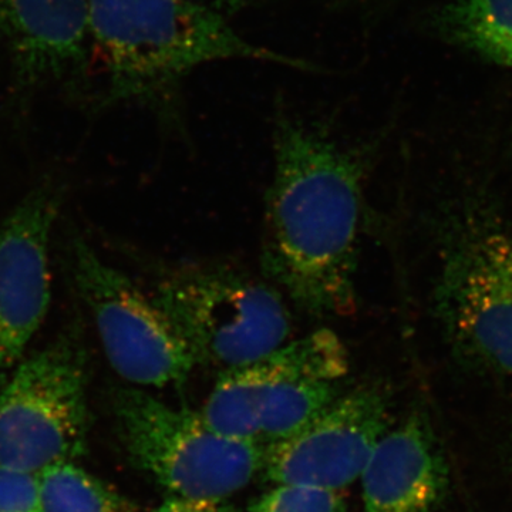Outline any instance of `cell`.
<instances>
[{"mask_svg": "<svg viewBox=\"0 0 512 512\" xmlns=\"http://www.w3.org/2000/svg\"><path fill=\"white\" fill-rule=\"evenodd\" d=\"M274 153L264 274L313 318L352 315L365 224V156L288 116L276 120Z\"/></svg>", "mask_w": 512, "mask_h": 512, "instance_id": "1", "label": "cell"}, {"mask_svg": "<svg viewBox=\"0 0 512 512\" xmlns=\"http://www.w3.org/2000/svg\"><path fill=\"white\" fill-rule=\"evenodd\" d=\"M235 2H238V3H239V0H235Z\"/></svg>", "mask_w": 512, "mask_h": 512, "instance_id": "18", "label": "cell"}, {"mask_svg": "<svg viewBox=\"0 0 512 512\" xmlns=\"http://www.w3.org/2000/svg\"><path fill=\"white\" fill-rule=\"evenodd\" d=\"M154 512H239L228 500H207V498L173 497L164 501Z\"/></svg>", "mask_w": 512, "mask_h": 512, "instance_id": "17", "label": "cell"}, {"mask_svg": "<svg viewBox=\"0 0 512 512\" xmlns=\"http://www.w3.org/2000/svg\"><path fill=\"white\" fill-rule=\"evenodd\" d=\"M113 409L131 463L177 497L228 500L264 467L258 441L222 436L201 413L175 409L140 387L117 390Z\"/></svg>", "mask_w": 512, "mask_h": 512, "instance_id": "6", "label": "cell"}, {"mask_svg": "<svg viewBox=\"0 0 512 512\" xmlns=\"http://www.w3.org/2000/svg\"><path fill=\"white\" fill-rule=\"evenodd\" d=\"M390 402L376 384L343 393L308 427L265 447L266 481L339 491L359 480L390 427Z\"/></svg>", "mask_w": 512, "mask_h": 512, "instance_id": "9", "label": "cell"}, {"mask_svg": "<svg viewBox=\"0 0 512 512\" xmlns=\"http://www.w3.org/2000/svg\"><path fill=\"white\" fill-rule=\"evenodd\" d=\"M86 365L72 336L20 362L0 387V466L40 474L86 453Z\"/></svg>", "mask_w": 512, "mask_h": 512, "instance_id": "7", "label": "cell"}, {"mask_svg": "<svg viewBox=\"0 0 512 512\" xmlns=\"http://www.w3.org/2000/svg\"><path fill=\"white\" fill-rule=\"evenodd\" d=\"M153 296L197 365L220 367L221 372L274 352L292 335L281 292L229 265L165 266Z\"/></svg>", "mask_w": 512, "mask_h": 512, "instance_id": "5", "label": "cell"}, {"mask_svg": "<svg viewBox=\"0 0 512 512\" xmlns=\"http://www.w3.org/2000/svg\"><path fill=\"white\" fill-rule=\"evenodd\" d=\"M73 274L117 375L138 387L187 382L197 362L154 296L82 239L73 244Z\"/></svg>", "mask_w": 512, "mask_h": 512, "instance_id": "8", "label": "cell"}, {"mask_svg": "<svg viewBox=\"0 0 512 512\" xmlns=\"http://www.w3.org/2000/svg\"><path fill=\"white\" fill-rule=\"evenodd\" d=\"M447 42L498 66L512 67V0H454L434 15Z\"/></svg>", "mask_w": 512, "mask_h": 512, "instance_id": "13", "label": "cell"}, {"mask_svg": "<svg viewBox=\"0 0 512 512\" xmlns=\"http://www.w3.org/2000/svg\"><path fill=\"white\" fill-rule=\"evenodd\" d=\"M0 512H45L39 474L0 466Z\"/></svg>", "mask_w": 512, "mask_h": 512, "instance_id": "16", "label": "cell"}, {"mask_svg": "<svg viewBox=\"0 0 512 512\" xmlns=\"http://www.w3.org/2000/svg\"><path fill=\"white\" fill-rule=\"evenodd\" d=\"M365 512H440L450 467L429 414L414 410L379 440L362 474Z\"/></svg>", "mask_w": 512, "mask_h": 512, "instance_id": "11", "label": "cell"}, {"mask_svg": "<svg viewBox=\"0 0 512 512\" xmlns=\"http://www.w3.org/2000/svg\"><path fill=\"white\" fill-rule=\"evenodd\" d=\"M350 357L342 339L320 329L247 365L222 370L202 419L231 439H289L342 396Z\"/></svg>", "mask_w": 512, "mask_h": 512, "instance_id": "4", "label": "cell"}, {"mask_svg": "<svg viewBox=\"0 0 512 512\" xmlns=\"http://www.w3.org/2000/svg\"><path fill=\"white\" fill-rule=\"evenodd\" d=\"M434 313L458 362L512 376V235L483 205L443 229Z\"/></svg>", "mask_w": 512, "mask_h": 512, "instance_id": "3", "label": "cell"}, {"mask_svg": "<svg viewBox=\"0 0 512 512\" xmlns=\"http://www.w3.org/2000/svg\"><path fill=\"white\" fill-rule=\"evenodd\" d=\"M55 195H29L0 227V387L42 326L50 299L49 244Z\"/></svg>", "mask_w": 512, "mask_h": 512, "instance_id": "10", "label": "cell"}, {"mask_svg": "<svg viewBox=\"0 0 512 512\" xmlns=\"http://www.w3.org/2000/svg\"><path fill=\"white\" fill-rule=\"evenodd\" d=\"M0 37L20 82L72 76L92 45L90 0H0Z\"/></svg>", "mask_w": 512, "mask_h": 512, "instance_id": "12", "label": "cell"}, {"mask_svg": "<svg viewBox=\"0 0 512 512\" xmlns=\"http://www.w3.org/2000/svg\"><path fill=\"white\" fill-rule=\"evenodd\" d=\"M90 39L114 101L156 99L195 69L228 60L318 72L306 60L249 42L194 0H90Z\"/></svg>", "mask_w": 512, "mask_h": 512, "instance_id": "2", "label": "cell"}, {"mask_svg": "<svg viewBox=\"0 0 512 512\" xmlns=\"http://www.w3.org/2000/svg\"><path fill=\"white\" fill-rule=\"evenodd\" d=\"M248 512H346V501L339 491L281 484L255 500Z\"/></svg>", "mask_w": 512, "mask_h": 512, "instance_id": "15", "label": "cell"}, {"mask_svg": "<svg viewBox=\"0 0 512 512\" xmlns=\"http://www.w3.org/2000/svg\"><path fill=\"white\" fill-rule=\"evenodd\" d=\"M45 512H136V505L73 461L39 474Z\"/></svg>", "mask_w": 512, "mask_h": 512, "instance_id": "14", "label": "cell"}]
</instances>
